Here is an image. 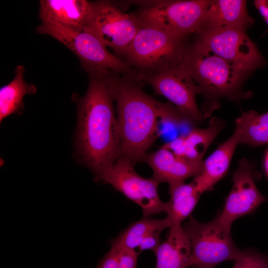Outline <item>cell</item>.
Masks as SVG:
<instances>
[{
  "instance_id": "d4e9b609",
  "label": "cell",
  "mask_w": 268,
  "mask_h": 268,
  "mask_svg": "<svg viewBox=\"0 0 268 268\" xmlns=\"http://www.w3.org/2000/svg\"><path fill=\"white\" fill-rule=\"evenodd\" d=\"M97 268H120L115 250L111 248L109 251L99 262Z\"/></svg>"
},
{
  "instance_id": "7c38bea8",
  "label": "cell",
  "mask_w": 268,
  "mask_h": 268,
  "mask_svg": "<svg viewBox=\"0 0 268 268\" xmlns=\"http://www.w3.org/2000/svg\"><path fill=\"white\" fill-rule=\"evenodd\" d=\"M260 178L254 163L241 159L233 173L232 189L224 207L217 217L223 223L231 226L236 219L253 213L267 201L259 191L256 181Z\"/></svg>"
},
{
  "instance_id": "8fae6325",
  "label": "cell",
  "mask_w": 268,
  "mask_h": 268,
  "mask_svg": "<svg viewBox=\"0 0 268 268\" xmlns=\"http://www.w3.org/2000/svg\"><path fill=\"white\" fill-rule=\"evenodd\" d=\"M128 160L119 157L102 175L100 181L111 185L129 200L139 205L143 217L166 211V202L158 194L159 183L153 177L144 178L138 174Z\"/></svg>"
},
{
  "instance_id": "ac0fdd59",
  "label": "cell",
  "mask_w": 268,
  "mask_h": 268,
  "mask_svg": "<svg viewBox=\"0 0 268 268\" xmlns=\"http://www.w3.org/2000/svg\"><path fill=\"white\" fill-rule=\"evenodd\" d=\"M170 200L166 202L167 218L170 227L181 225L190 217L201 194L194 183H179L169 186Z\"/></svg>"
},
{
  "instance_id": "5bb4252c",
  "label": "cell",
  "mask_w": 268,
  "mask_h": 268,
  "mask_svg": "<svg viewBox=\"0 0 268 268\" xmlns=\"http://www.w3.org/2000/svg\"><path fill=\"white\" fill-rule=\"evenodd\" d=\"M92 9V2L85 0H41L39 17L42 23L83 28L87 25Z\"/></svg>"
},
{
  "instance_id": "4fadbf2b",
  "label": "cell",
  "mask_w": 268,
  "mask_h": 268,
  "mask_svg": "<svg viewBox=\"0 0 268 268\" xmlns=\"http://www.w3.org/2000/svg\"><path fill=\"white\" fill-rule=\"evenodd\" d=\"M142 161L153 171L152 177L159 183L166 182L169 186L197 176L201 172L203 161H193L175 155L170 150L161 147L146 154Z\"/></svg>"
},
{
  "instance_id": "44dd1931",
  "label": "cell",
  "mask_w": 268,
  "mask_h": 268,
  "mask_svg": "<svg viewBox=\"0 0 268 268\" xmlns=\"http://www.w3.org/2000/svg\"><path fill=\"white\" fill-rule=\"evenodd\" d=\"M170 227L167 218L152 219L143 217L130 224L111 241V246L127 248L137 252L140 244L150 236L159 234Z\"/></svg>"
},
{
  "instance_id": "e0dca14e",
  "label": "cell",
  "mask_w": 268,
  "mask_h": 268,
  "mask_svg": "<svg viewBox=\"0 0 268 268\" xmlns=\"http://www.w3.org/2000/svg\"><path fill=\"white\" fill-rule=\"evenodd\" d=\"M156 268H187L190 267L191 245L182 225L169 228L166 239L154 252Z\"/></svg>"
},
{
  "instance_id": "cb8c5ba5",
  "label": "cell",
  "mask_w": 268,
  "mask_h": 268,
  "mask_svg": "<svg viewBox=\"0 0 268 268\" xmlns=\"http://www.w3.org/2000/svg\"><path fill=\"white\" fill-rule=\"evenodd\" d=\"M116 253L120 268H136L139 253L127 248L111 246Z\"/></svg>"
},
{
  "instance_id": "ffe728a7",
  "label": "cell",
  "mask_w": 268,
  "mask_h": 268,
  "mask_svg": "<svg viewBox=\"0 0 268 268\" xmlns=\"http://www.w3.org/2000/svg\"><path fill=\"white\" fill-rule=\"evenodd\" d=\"M24 67L18 66L13 79L0 89V121L13 114L21 113L24 104L23 99L27 94H34L36 88L26 83L24 79Z\"/></svg>"
},
{
  "instance_id": "603a6c76",
  "label": "cell",
  "mask_w": 268,
  "mask_h": 268,
  "mask_svg": "<svg viewBox=\"0 0 268 268\" xmlns=\"http://www.w3.org/2000/svg\"><path fill=\"white\" fill-rule=\"evenodd\" d=\"M233 268H268V255L249 248L241 251Z\"/></svg>"
},
{
  "instance_id": "9a60e30c",
  "label": "cell",
  "mask_w": 268,
  "mask_h": 268,
  "mask_svg": "<svg viewBox=\"0 0 268 268\" xmlns=\"http://www.w3.org/2000/svg\"><path fill=\"white\" fill-rule=\"evenodd\" d=\"M239 144L238 135L234 132L203 161L201 172L192 181L201 195L211 190L226 175L235 149Z\"/></svg>"
},
{
  "instance_id": "5b68a950",
  "label": "cell",
  "mask_w": 268,
  "mask_h": 268,
  "mask_svg": "<svg viewBox=\"0 0 268 268\" xmlns=\"http://www.w3.org/2000/svg\"><path fill=\"white\" fill-rule=\"evenodd\" d=\"M37 33L57 39L74 53L82 68L88 73L113 72L126 74L134 70L123 60L111 54L87 27H68L57 23H42Z\"/></svg>"
},
{
  "instance_id": "7402d4cb",
  "label": "cell",
  "mask_w": 268,
  "mask_h": 268,
  "mask_svg": "<svg viewBox=\"0 0 268 268\" xmlns=\"http://www.w3.org/2000/svg\"><path fill=\"white\" fill-rule=\"evenodd\" d=\"M234 132L240 144L256 146L268 143V112H242L235 121Z\"/></svg>"
},
{
  "instance_id": "7a4b0ae2",
  "label": "cell",
  "mask_w": 268,
  "mask_h": 268,
  "mask_svg": "<svg viewBox=\"0 0 268 268\" xmlns=\"http://www.w3.org/2000/svg\"><path fill=\"white\" fill-rule=\"evenodd\" d=\"M145 84L133 72L115 73L113 91L116 103L120 154L134 165L142 160L159 131V102L146 93Z\"/></svg>"
},
{
  "instance_id": "484cf974",
  "label": "cell",
  "mask_w": 268,
  "mask_h": 268,
  "mask_svg": "<svg viewBox=\"0 0 268 268\" xmlns=\"http://www.w3.org/2000/svg\"><path fill=\"white\" fill-rule=\"evenodd\" d=\"M254 4L268 25V0H255Z\"/></svg>"
},
{
  "instance_id": "9c48e42d",
  "label": "cell",
  "mask_w": 268,
  "mask_h": 268,
  "mask_svg": "<svg viewBox=\"0 0 268 268\" xmlns=\"http://www.w3.org/2000/svg\"><path fill=\"white\" fill-rule=\"evenodd\" d=\"M92 5L86 27L122 59L140 28L139 20L133 13L124 12L117 4L109 1H94Z\"/></svg>"
},
{
  "instance_id": "8992f818",
  "label": "cell",
  "mask_w": 268,
  "mask_h": 268,
  "mask_svg": "<svg viewBox=\"0 0 268 268\" xmlns=\"http://www.w3.org/2000/svg\"><path fill=\"white\" fill-rule=\"evenodd\" d=\"M212 0H160L143 2L132 12L141 25L159 28L187 38L201 28Z\"/></svg>"
},
{
  "instance_id": "2e32d148",
  "label": "cell",
  "mask_w": 268,
  "mask_h": 268,
  "mask_svg": "<svg viewBox=\"0 0 268 268\" xmlns=\"http://www.w3.org/2000/svg\"><path fill=\"white\" fill-rule=\"evenodd\" d=\"M246 4L244 0H212L200 29L230 27L247 30L254 19L249 14Z\"/></svg>"
},
{
  "instance_id": "ba28073f",
  "label": "cell",
  "mask_w": 268,
  "mask_h": 268,
  "mask_svg": "<svg viewBox=\"0 0 268 268\" xmlns=\"http://www.w3.org/2000/svg\"><path fill=\"white\" fill-rule=\"evenodd\" d=\"M246 30L219 27L201 28L195 34L196 39L208 50L250 74L264 66L266 60Z\"/></svg>"
},
{
  "instance_id": "d6986e66",
  "label": "cell",
  "mask_w": 268,
  "mask_h": 268,
  "mask_svg": "<svg viewBox=\"0 0 268 268\" xmlns=\"http://www.w3.org/2000/svg\"><path fill=\"white\" fill-rule=\"evenodd\" d=\"M225 122L215 117L205 128H193L188 134L182 135L181 157L193 161H203L208 147L222 130Z\"/></svg>"
},
{
  "instance_id": "277c9868",
  "label": "cell",
  "mask_w": 268,
  "mask_h": 268,
  "mask_svg": "<svg viewBox=\"0 0 268 268\" xmlns=\"http://www.w3.org/2000/svg\"><path fill=\"white\" fill-rule=\"evenodd\" d=\"M187 38L141 25L122 60L137 74L159 72L182 63Z\"/></svg>"
},
{
  "instance_id": "6da1fadb",
  "label": "cell",
  "mask_w": 268,
  "mask_h": 268,
  "mask_svg": "<svg viewBox=\"0 0 268 268\" xmlns=\"http://www.w3.org/2000/svg\"><path fill=\"white\" fill-rule=\"evenodd\" d=\"M114 74H88L87 91L77 102V150L97 182L120 154L118 121L113 106Z\"/></svg>"
},
{
  "instance_id": "30bf717a",
  "label": "cell",
  "mask_w": 268,
  "mask_h": 268,
  "mask_svg": "<svg viewBox=\"0 0 268 268\" xmlns=\"http://www.w3.org/2000/svg\"><path fill=\"white\" fill-rule=\"evenodd\" d=\"M137 75L144 84L150 85L156 94L166 98L195 124L203 120L196 101V95L201 93V88L182 63L159 72Z\"/></svg>"
},
{
  "instance_id": "4316f807",
  "label": "cell",
  "mask_w": 268,
  "mask_h": 268,
  "mask_svg": "<svg viewBox=\"0 0 268 268\" xmlns=\"http://www.w3.org/2000/svg\"><path fill=\"white\" fill-rule=\"evenodd\" d=\"M265 166L267 174L268 175V150L265 157Z\"/></svg>"
},
{
  "instance_id": "52a82bcc",
  "label": "cell",
  "mask_w": 268,
  "mask_h": 268,
  "mask_svg": "<svg viewBox=\"0 0 268 268\" xmlns=\"http://www.w3.org/2000/svg\"><path fill=\"white\" fill-rule=\"evenodd\" d=\"M182 226L191 245L190 267L214 268L223 262L235 261L241 252L233 240L231 226L217 217L202 223L190 216Z\"/></svg>"
},
{
  "instance_id": "3957f363",
  "label": "cell",
  "mask_w": 268,
  "mask_h": 268,
  "mask_svg": "<svg viewBox=\"0 0 268 268\" xmlns=\"http://www.w3.org/2000/svg\"><path fill=\"white\" fill-rule=\"evenodd\" d=\"M182 64L200 86L206 100H212L211 111L217 108V100L246 99L250 91H244L242 84L250 74L216 55L195 39L187 43Z\"/></svg>"
}]
</instances>
